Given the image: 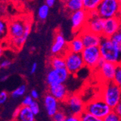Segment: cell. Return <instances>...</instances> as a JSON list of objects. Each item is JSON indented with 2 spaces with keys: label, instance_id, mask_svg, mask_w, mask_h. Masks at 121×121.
I'll return each mask as SVG.
<instances>
[{
  "label": "cell",
  "instance_id": "17",
  "mask_svg": "<svg viewBox=\"0 0 121 121\" xmlns=\"http://www.w3.org/2000/svg\"><path fill=\"white\" fill-rule=\"evenodd\" d=\"M43 103L47 112L50 117H53L60 110V102L49 93L43 97Z\"/></svg>",
  "mask_w": 121,
  "mask_h": 121
},
{
  "label": "cell",
  "instance_id": "5",
  "mask_svg": "<svg viewBox=\"0 0 121 121\" xmlns=\"http://www.w3.org/2000/svg\"><path fill=\"white\" fill-rule=\"evenodd\" d=\"M85 66L89 69L96 70L102 59L99 47H86L81 52Z\"/></svg>",
  "mask_w": 121,
  "mask_h": 121
},
{
  "label": "cell",
  "instance_id": "34",
  "mask_svg": "<svg viewBox=\"0 0 121 121\" xmlns=\"http://www.w3.org/2000/svg\"><path fill=\"white\" fill-rule=\"evenodd\" d=\"M11 65H12V62L9 60H4L0 63V68L2 69H7L10 67Z\"/></svg>",
  "mask_w": 121,
  "mask_h": 121
},
{
  "label": "cell",
  "instance_id": "31",
  "mask_svg": "<svg viewBox=\"0 0 121 121\" xmlns=\"http://www.w3.org/2000/svg\"><path fill=\"white\" fill-rule=\"evenodd\" d=\"M29 107L31 109V111L33 112V113H34L35 115H37L39 113V112H40L39 105L38 102L36 101H35V100L34 101V102L31 104V105Z\"/></svg>",
  "mask_w": 121,
  "mask_h": 121
},
{
  "label": "cell",
  "instance_id": "33",
  "mask_svg": "<svg viewBox=\"0 0 121 121\" xmlns=\"http://www.w3.org/2000/svg\"><path fill=\"white\" fill-rule=\"evenodd\" d=\"M8 97H9L8 93L6 91H2L1 93H0V104H4L8 99Z\"/></svg>",
  "mask_w": 121,
  "mask_h": 121
},
{
  "label": "cell",
  "instance_id": "3",
  "mask_svg": "<svg viewBox=\"0 0 121 121\" xmlns=\"http://www.w3.org/2000/svg\"><path fill=\"white\" fill-rule=\"evenodd\" d=\"M102 58L108 62L120 65L121 62V52L118 50L114 43L109 38H102L99 45Z\"/></svg>",
  "mask_w": 121,
  "mask_h": 121
},
{
  "label": "cell",
  "instance_id": "36",
  "mask_svg": "<svg viewBox=\"0 0 121 121\" xmlns=\"http://www.w3.org/2000/svg\"><path fill=\"white\" fill-rule=\"evenodd\" d=\"M20 108H21L20 107H18L14 110V112L13 113V118L14 120H17V118L20 115Z\"/></svg>",
  "mask_w": 121,
  "mask_h": 121
},
{
  "label": "cell",
  "instance_id": "23",
  "mask_svg": "<svg viewBox=\"0 0 121 121\" xmlns=\"http://www.w3.org/2000/svg\"><path fill=\"white\" fill-rule=\"evenodd\" d=\"M49 7L46 4H42L39 8L37 12V17L39 20H40L41 21H44L47 18L49 15Z\"/></svg>",
  "mask_w": 121,
  "mask_h": 121
},
{
  "label": "cell",
  "instance_id": "18",
  "mask_svg": "<svg viewBox=\"0 0 121 121\" xmlns=\"http://www.w3.org/2000/svg\"><path fill=\"white\" fill-rule=\"evenodd\" d=\"M85 49L83 42L78 34H77L68 43V52H71L75 54H81Z\"/></svg>",
  "mask_w": 121,
  "mask_h": 121
},
{
  "label": "cell",
  "instance_id": "46",
  "mask_svg": "<svg viewBox=\"0 0 121 121\" xmlns=\"http://www.w3.org/2000/svg\"><path fill=\"white\" fill-rule=\"evenodd\" d=\"M28 1H29V2H33V1H34V0H28Z\"/></svg>",
  "mask_w": 121,
  "mask_h": 121
},
{
  "label": "cell",
  "instance_id": "2",
  "mask_svg": "<svg viewBox=\"0 0 121 121\" xmlns=\"http://www.w3.org/2000/svg\"><path fill=\"white\" fill-rule=\"evenodd\" d=\"M99 96L112 109L121 101V87L113 81L103 84Z\"/></svg>",
  "mask_w": 121,
  "mask_h": 121
},
{
  "label": "cell",
  "instance_id": "32",
  "mask_svg": "<svg viewBox=\"0 0 121 121\" xmlns=\"http://www.w3.org/2000/svg\"><path fill=\"white\" fill-rule=\"evenodd\" d=\"M34 99L31 97V96H26L24 99L23 102H22V105L21 106H24V107H30L31 104L34 102Z\"/></svg>",
  "mask_w": 121,
  "mask_h": 121
},
{
  "label": "cell",
  "instance_id": "26",
  "mask_svg": "<svg viewBox=\"0 0 121 121\" xmlns=\"http://www.w3.org/2000/svg\"><path fill=\"white\" fill-rule=\"evenodd\" d=\"M81 121H103V119L96 117L88 112H83L81 115Z\"/></svg>",
  "mask_w": 121,
  "mask_h": 121
},
{
  "label": "cell",
  "instance_id": "22",
  "mask_svg": "<svg viewBox=\"0 0 121 121\" xmlns=\"http://www.w3.org/2000/svg\"><path fill=\"white\" fill-rule=\"evenodd\" d=\"M102 0H83V9L89 13L95 12L99 7Z\"/></svg>",
  "mask_w": 121,
  "mask_h": 121
},
{
  "label": "cell",
  "instance_id": "45",
  "mask_svg": "<svg viewBox=\"0 0 121 121\" xmlns=\"http://www.w3.org/2000/svg\"><path fill=\"white\" fill-rule=\"evenodd\" d=\"M118 2H119V3H120V4L121 5V0H118Z\"/></svg>",
  "mask_w": 121,
  "mask_h": 121
},
{
  "label": "cell",
  "instance_id": "27",
  "mask_svg": "<svg viewBox=\"0 0 121 121\" xmlns=\"http://www.w3.org/2000/svg\"><path fill=\"white\" fill-rule=\"evenodd\" d=\"M8 34V23L7 22L2 20L0 21V35H1V39L3 40V36H4L5 38H7Z\"/></svg>",
  "mask_w": 121,
  "mask_h": 121
},
{
  "label": "cell",
  "instance_id": "21",
  "mask_svg": "<svg viewBox=\"0 0 121 121\" xmlns=\"http://www.w3.org/2000/svg\"><path fill=\"white\" fill-rule=\"evenodd\" d=\"M65 8L70 14L77 12V11H79L81 9H83V0H69L67 3L65 4Z\"/></svg>",
  "mask_w": 121,
  "mask_h": 121
},
{
  "label": "cell",
  "instance_id": "43",
  "mask_svg": "<svg viewBox=\"0 0 121 121\" xmlns=\"http://www.w3.org/2000/svg\"><path fill=\"white\" fill-rule=\"evenodd\" d=\"M60 1L62 2V3H64V4H65V3H67L68 1H69V0H60Z\"/></svg>",
  "mask_w": 121,
  "mask_h": 121
},
{
  "label": "cell",
  "instance_id": "7",
  "mask_svg": "<svg viewBox=\"0 0 121 121\" xmlns=\"http://www.w3.org/2000/svg\"><path fill=\"white\" fill-rule=\"evenodd\" d=\"M66 67L70 75H75L78 73L85 66L84 61L81 54H75L71 52H68L65 55Z\"/></svg>",
  "mask_w": 121,
  "mask_h": 121
},
{
  "label": "cell",
  "instance_id": "9",
  "mask_svg": "<svg viewBox=\"0 0 121 121\" xmlns=\"http://www.w3.org/2000/svg\"><path fill=\"white\" fill-rule=\"evenodd\" d=\"M70 73L66 68L50 69L46 76V83L48 86L65 84L70 76Z\"/></svg>",
  "mask_w": 121,
  "mask_h": 121
},
{
  "label": "cell",
  "instance_id": "13",
  "mask_svg": "<svg viewBox=\"0 0 121 121\" xmlns=\"http://www.w3.org/2000/svg\"><path fill=\"white\" fill-rule=\"evenodd\" d=\"M104 26V19L99 16L96 11L89 13V18L88 20L87 24L86 26V29L98 35L102 36Z\"/></svg>",
  "mask_w": 121,
  "mask_h": 121
},
{
  "label": "cell",
  "instance_id": "30",
  "mask_svg": "<svg viewBox=\"0 0 121 121\" xmlns=\"http://www.w3.org/2000/svg\"><path fill=\"white\" fill-rule=\"evenodd\" d=\"M113 82L117 86L121 87V65H118L116 70V73L115 75V78L113 79Z\"/></svg>",
  "mask_w": 121,
  "mask_h": 121
},
{
  "label": "cell",
  "instance_id": "44",
  "mask_svg": "<svg viewBox=\"0 0 121 121\" xmlns=\"http://www.w3.org/2000/svg\"><path fill=\"white\" fill-rule=\"evenodd\" d=\"M13 1H14V2H21V1H23V0H13Z\"/></svg>",
  "mask_w": 121,
  "mask_h": 121
},
{
  "label": "cell",
  "instance_id": "28",
  "mask_svg": "<svg viewBox=\"0 0 121 121\" xmlns=\"http://www.w3.org/2000/svg\"><path fill=\"white\" fill-rule=\"evenodd\" d=\"M67 114L63 110H60L54 115L52 118V121H65L66 118H67Z\"/></svg>",
  "mask_w": 121,
  "mask_h": 121
},
{
  "label": "cell",
  "instance_id": "40",
  "mask_svg": "<svg viewBox=\"0 0 121 121\" xmlns=\"http://www.w3.org/2000/svg\"><path fill=\"white\" fill-rule=\"evenodd\" d=\"M56 0H45V2H46V4L48 5L49 7H52L54 6V3H55Z\"/></svg>",
  "mask_w": 121,
  "mask_h": 121
},
{
  "label": "cell",
  "instance_id": "39",
  "mask_svg": "<svg viewBox=\"0 0 121 121\" xmlns=\"http://www.w3.org/2000/svg\"><path fill=\"white\" fill-rule=\"evenodd\" d=\"M37 68H38L37 63L36 62L33 63L32 65H31V67H30V74H34L36 72V70H37Z\"/></svg>",
  "mask_w": 121,
  "mask_h": 121
},
{
  "label": "cell",
  "instance_id": "8",
  "mask_svg": "<svg viewBox=\"0 0 121 121\" xmlns=\"http://www.w3.org/2000/svg\"><path fill=\"white\" fill-rule=\"evenodd\" d=\"M70 20L72 30L74 34L79 33L86 28L88 20L89 18V13L84 9L70 14Z\"/></svg>",
  "mask_w": 121,
  "mask_h": 121
},
{
  "label": "cell",
  "instance_id": "35",
  "mask_svg": "<svg viewBox=\"0 0 121 121\" xmlns=\"http://www.w3.org/2000/svg\"><path fill=\"white\" fill-rule=\"evenodd\" d=\"M65 121H81L80 115H68L66 118Z\"/></svg>",
  "mask_w": 121,
  "mask_h": 121
},
{
  "label": "cell",
  "instance_id": "47",
  "mask_svg": "<svg viewBox=\"0 0 121 121\" xmlns=\"http://www.w3.org/2000/svg\"><path fill=\"white\" fill-rule=\"evenodd\" d=\"M120 65H121V62H120Z\"/></svg>",
  "mask_w": 121,
  "mask_h": 121
},
{
  "label": "cell",
  "instance_id": "20",
  "mask_svg": "<svg viewBox=\"0 0 121 121\" xmlns=\"http://www.w3.org/2000/svg\"><path fill=\"white\" fill-rule=\"evenodd\" d=\"M49 64L52 69L65 68L66 63L65 56H52L49 60Z\"/></svg>",
  "mask_w": 121,
  "mask_h": 121
},
{
  "label": "cell",
  "instance_id": "11",
  "mask_svg": "<svg viewBox=\"0 0 121 121\" xmlns=\"http://www.w3.org/2000/svg\"><path fill=\"white\" fill-rule=\"evenodd\" d=\"M68 43L62 33L57 30L54 35V41L51 47V53L52 56H65L68 52Z\"/></svg>",
  "mask_w": 121,
  "mask_h": 121
},
{
  "label": "cell",
  "instance_id": "14",
  "mask_svg": "<svg viewBox=\"0 0 121 121\" xmlns=\"http://www.w3.org/2000/svg\"><path fill=\"white\" fill-rule=\"evenodd\" d=\"M78 35L83 42L85 48L91 47H99L103 38L102 36L94 34L86 28L82 30Z\"/></svg>",
  "mask_w": 121,
  "mask_h": 121
},
{
  "label": "cell",
  "instance_id": "41",
  "mask_svg": "<svg viewBox=\"0 0 121 121\" xmlns=\"http://www.w3.org/2000/svg\"><path fill=\"white\" fill-rule=\"evenodd\" d=\"M8 78H9V75H2L1 77V79H0V80H1L2 82H4V81H7L8 79Z\"/></svg>",
  "mask_w": 121,
  "mask_h": 121
},
{
  "label": "cell",
  "instance_id": "12",
  "mask_svg": "<svg viewBox=\"0 0 121 121\" xmlns=\"http://www.w3.org/2000/svg\"><path fill=\"white\" fill-rule=\"evenodd\" d=\"M117 65L112 62H104L103 65L96 70L98 76L104 83L113 81Z\"/></svg>",
  "mask_w": 121,
  "mask_h": 121
},
{
  "label": "cell",
  "instance_id": "37",
  "mask_svg": "<svg viewBox=\"0 0 121 121\" xmlns=\"http://www.w3.org/2000/svg\"><path fill=\"white\" fill-rule=\"evenodd\" d=\"M113 111H115L121 118V101L119 102V104L112 109Z\"/></svg>",
  "mask_w": 121,
  "mask_h": 121
},
{
  "label": "cell",
  "instance_id": "42",
  "mask_svg": "<svg viewBox=\"0 0 121 121\" xmlns=\"http://www.w3.org/2000/svg\"><path fill=\"white\" fill-rule=\"evenodd\" d=\"M117 17L119 18V20H120V22H121V5H120V9H119V11H118V13H117Z\"/></svg>",
  "mask_w": 121,
  "mask_h": 121
},
{
  "label": "cell",
  "instance_id": "16",
  "mask_svg": "<svg viewBox=\"0 0 121 121\" xmlns=\"http://www.w3.org/2000/svg\"><path fill=\"white\" fill-rule=\"evenodd\" d=\"M48 93L56 98L60 102H65L70 94L65 84H57L49 86Z\"/></svg>",
  "mask_w": 121,
  "mask_h": 121
},
{
  "label": "cell",
  "instance_id": "4",
  "mask_svg": "<svg viewBox=\"0 0 121 121\" xmlns=\"http://www.w3.org/2000/svg\"><path fill=\"white\" fill-rule=\"evenodd\" d=\"M112 111V109L99 96L92 99L85 104L84 112L101 119H104Z\"/></svg>",
  "mask_w": 121,
  "mask_h": 121
},
{
  "label": "cell",
  "instance_id": "29",
  "mask_svg": "<svg viewBox=\"0 0 121 121\" xmlns=\"http://www.w3.org/2000/svg\"><path fill=\"white\" fill-rule=\"evenodd\" d=\"M103 121H121V118L115 111L112 110L103 119Z\"/></svg>",
  "mask_w": 121,
  "mask_h": 121
},
{
  "label": "cell",
  "instance_id": "6",
  "mask_svg": "<svg viewBox=\"0 0 121 121\" xmlns=\"http://www.w3.org/2000/svg\"><path fill=\"white\" fill-rule=\"evenodd\" d=\"M120 7L118 0H102L96 12L99 16L105 20L117 17Z\"/></svg>",
  "mask_w": 121,
  "mask_h": 121
},
{
  "label": "cell",
  "instance_id": "24",
  "mask_svg": "<svg viewBox=\"0 0 121 121\" xmlns=\"http://www.w3.org/2000/svg\"><path fill=\"white\" fill-rule=\"evenodd\" d=\"M26 91H27L26 86V85H21L11 93V96H12V97L14 99L19 98L22 96H23L25 94V93L26 92Z\"/></svg>",
  "mask_w": 121,
  "mask_h": 121
},
{
  "label": "cell",
  "instance_id": "38",
  "mask_svg": "<svg viewBox=\"0 0 121 121\" xmlns=\"http://www.w3.org/2000/svg\"><path fill=\"white\" fill-rule=\"evenodd\" d=\"M30 96H31V97L34 99V100H36V99H37L39 98V95L38 91L36 89H33V90L30 91Z\"/></svg>",
  "mask_w": 121,
  "mask_h": 121
},
{
  "label": "cell",
  "instance_id": "19",
  "mask_svg": "<svg viewBox=\"0 0 121 121\" xmlns=\"http://www.w3.org/2000/svg\"><path fill=\"white\" fill-rule=\"evenodd\" d=\"M20 113L17 118L19 121H35V115L29 107L20 106Z\"/></svg>",
  "mask_w": 121,
  "mask_h": 121
},
{
  "label": "cell",
  "instance_id": "15",
  "mask_svg": "<svg viewBox=\"0 0 121 121\" xmlns=\"http://www.w3.org/2000/svg\"><path fill=\"white\" fill-rule=\"evenodd\" d=\"M121 28V22L117 17L104 20L102 37L111 39Z\"/></svg>",
  "mask_w": 121,
  "mask_h": 121
},
{
  "label": "cell",
  "instance_id": "25",
  "mask_svg": "<svg viewBox=\"0 0 121 121\" xmlns=\"http://www.w3.org/2000/svg\"><path fill=\"white\" fill-rule=\"evenodd\" d=\"M111 40L118 49V50L121 52V28L111 38Z\"/></svg>",
  "mask_w": 121,
  "mask_h": 121
},
{
  "label": "cell",
  "instance_id": "10",
  "mask_svg": "<svg viewBox=\"0 0 121 121\" xmlns=\"http://www.w3.org/2000/svg\"><path fill=\"white\" fill-rule=\"evenodd\" d=\"M68 109L69 115H81L85 110V104L82 98L78 94H70L68 99L64 102Z\"/></svg>",
  "mask_w": 121,
  "mask_h": 121
},
{
  "label": "cell",
  "instance_id": "1",
  "mask_svg": "<svg viewBox=\"0 0 121 121\" xmlns=\"http://www.w3.org/2000/svg\"><path fill=\"white\" fill-rule=\"evenodd\" d=\"M31 20L27 17H16L9 21L7 39L9 44L16 50L23 48L31 30Z\"/></svg>",
  "mask_w": 121,
  "mask_h": 121
}]
</instances>
